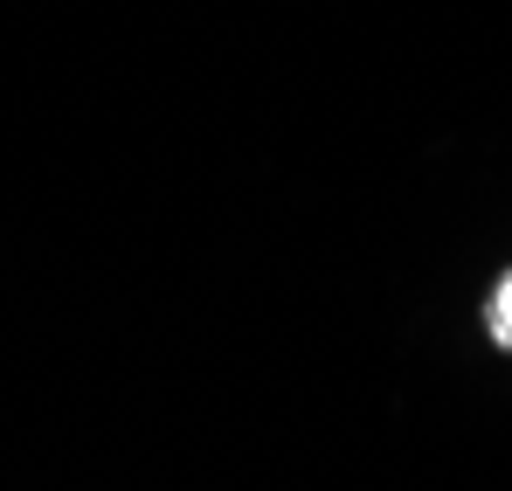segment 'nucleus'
<instances>
[{
	"label": "nucleus",
	"instance_id": "obj_1",
	"mask_svg": "<svg viewBox=\"0 0 512 491\" xmlns=\"http://www.w3.org/2000/svg\"><path fill=\"white\" fill-rule=\"evenodd\" d=\"M492 339L512 346V270H506V284H499V298H492Z\"/></svg>",
	"mask_w": 512,
	"mask_h": 491
}]
</instances>
